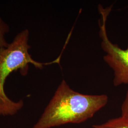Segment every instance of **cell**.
Listing matches in <instances>:
<instances>
[{
  "label": "cell",
  "mask_w": 128,
  "mask_h": 128,
  "mask_svg": "<svg viewBox=\"0 0 128 128\" xmlns=\"http://www.w3.org/2000/svg\"><path fill=\"white\" fill-rule=\"evenodd\" d=\"M108 102L106 94H82L74 90L63 80L32 128H50L82 123L92 117Z\"/></svg>",
  "instance_id": "cell-1"
},
{
  "label": "cell",
  "mask_w": 128,
  "mask_h": 128,
  "mask_svg": "<svg viewBox=\"0 0 128 128\" xmlns=\"http://www.w3.org/2000/svg\"><path fill=\"white\" fill-rule=\"evenodd\" d=\"M29 32L25 29L18 33L12 42L6 48H0V114L14 115L23 106L22 100L12 101L6 95L5 82L7 78L14 71L20 70L22 75L27 74L28 64L37 68H43L46 64L58 62L57 59L50 63H41L33 60L28 52L30 46L28 44Z\"/></svg>",
  "instance_id": "cell-2"
},
{
  "label": "cell",
  "mask_w": 128,
  "mask_h": 128,
  "mask_svg": "<svg viewBox=\"0 0 128 128\" xmlns=\"http://www.w3.org/2000/svg\"><path fill=\"white\" fill-rule=\"evenodd\" d=\"M92 128H128V119L121 116L110 119L102 124H94Z\"/></svg>",
  "instance_id": "cell-4"
},
{
  "label": "cell",
  "mask_w": 128,
  "mask_h": 128,
  "mask_svg": "<svg viewBox=\"0 0 128 128\" xmlns=\"http://www.w3.org/2000/svg\"><path fill=\"white\" fill-rule=\"evenodd\" d=\"M121 116L128 119V90L121 107Z\"/></svg>",
  "instance_id": "cell-6"
},
{
  "label": "cell",
  "mask_w": 128,
  "mask_h": 128,
  "mask_svg": "<svg viewBox=\"0 0 128 128\" xmlns=\"http://www.w3.org/2000/svg\"><path fill=\"white\" fill-rule=\"evenodd\" d=\"M98 7L102 17L99 22V34L101 48L105 53L104 60L114 72L113 82L115 86L128 84V45L126 49L124 50L110 40L107 36L106 22L112 6L104 8L100 5Z\"/></svg>",
  "instance_id": "cell-3"
},
{
  "label": "cell",
  "mask_w": 128,
  "mask_h": 128,
  "mask_svg": "<svg viewBox=\"0 0 128 128\" xmlns=\"http://www.w3.org/2000/svg\"><path fill=\"white\" fill-rule=\"evenodd\" d=\"M9 31V25L0 17V48H6L8 46L9 43L6 40L5 36Z\"/></svg>",
  "instance_id": "cell-5"
}]
</instances>
